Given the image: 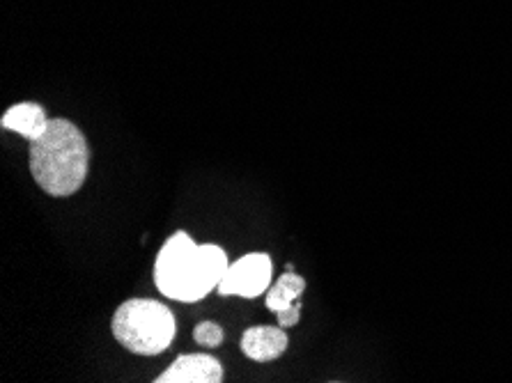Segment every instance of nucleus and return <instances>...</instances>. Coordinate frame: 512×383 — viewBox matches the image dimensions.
Returning <instances> with one entry per match:
<instances>
[{"label":"nucleus","mask_w":512,"mask_h":383,"mask_svg":"<svg viewBox=\"0 0 512 383\" xmlns=\"http://www.w3.org/2000/svg\"><path fill=\"white\" fill-rule=\"evenodd\" d=\"M90 168L88 140L69 120H51L40 138L30 140V173L53 198L81 189Z\"/></svg>","instance_id":"f03ea898"},{"label":"nucleus","mask_w":512,"mask_h":383,"mask_svg":"<svg viewBox=\"0 0 512 383\" xmlns=\"http://www.w3.org/2000/svg\"><path fill=\"white\" fill-rule=\"evenodd\" d=\"M113 335L138 356H157L175 340V315L154 299H129L115 310Z\"/></svg>","instance_id":"7ed1b4c3"},{"label":"nucleus","mask_w":512,"mask_h":383,"mask_svg":"<svg viewBox=\"0 0 512 383\" xmlns=\"http://www.w3.org/2000/svg\"><path fill=\"white\" fill-rule=\"evenodd\" d=\"M228 267V255L221 246H198L186 232H175L159 250L154 283L168 299L193 303L219 287Z\"/></svg>","instance_id":"f257e3e1"},{"label":"nucleus","mask_w":512,"mask_h":383,"mask_svg":"<svg viewBox=\"0 0 512 383\" xmlns=\"http://www.w3.org/2000/svg\"><path fill=\"white\" fill-rule=\"evenodd\" d=\"M157 383H219L223 381V367L207 354H184L161 372Z\"/></svg>","instance_id":"39448f33"},{"label":"nucleus","mask_w":512,"mask_h":383,"mask_svg":"<svg viewBox=\"0 0 512 383\" xmlns=\"http://www.w3.org/2000/svg\"><path fill=\"white\" fill-rule=\"evenodd\" d=\"M304 289H306V280L290 269L276 280L274 287L267 289V308L271 312L287 310L294 301H299V296L304 294Z\"/></svg>","instance_id":"6e6552de"},{"label":"nucleus","mask_w":512,"mask_h":383,"mask_svg":"<svg viewBox=\"0 0 512 383\" xmlns=\"http://www.w3.org/2000/svg\"><path fill=\"white\" fill-rule=\"evenodd\" d=\"M49 117H46V111L40 104H33V101H23V104L12 106L10 111L3 115L0 120V127L7 131H14L28 140L40 138L46 127H49Z\"/></svg>","instance_id":"0eeeda50"},{"label":"nucleus","mask_w":512,"mask_h":383,"mask_svg":"<svg viewBox=\"0 0 512 383\" xmlns=\"http://www.w3.org/2000/svg\"><path fill=\"white\" fill-rule=\"evenodd\" d=\"M287 345H290V340H287L283 326L278 328L253 326L248 328L242 338V351L251 358V361H258V363H267V361H276V358H281L285 354Z\"/></svg>","instance_id":"423d86ee"},{"label":"nucleus","mask_w":512,"mask_h":383,"mask_svg":"<svg viewBox=\"0 0 512 383\" xmlns=\"http://www.w3.org/2000/svg\"><path fill=\"white\" fill-rule=\"evenodd\" d=\"M271 276H274V264H271V257L267 253L244 255L235 264H230L216 292L221 296L255 299V296L267 292Z\"/></svg>","instance_id":"20e7f679"},{"label":"nucleus","mask_w":512,"mask_h":383,"mask_svg":"<svg viewBox=\"0 0 512 383\" xmlns=\"http://www.w3.org/2000/svg\"><path fill=\"white\" fill-rule=\"evenodd\" d=\"M193 338H196L198 345L212 349V347H219L223 342V331H221L219 324L203 322V324H198L196 328H193Z\"/></svg>","instance_id":"1a4fd4ad"},{"label":"nucleus","mask_w":512,"mask_h":383,"mask_svg":"<svg viewBox=\"0 0 512 383\" xmlns=\"http://www.w3.org/2000/svg\"><path fill=\"white\" fill-rule=\"evenodd\" d=\"M276 317H278V324H281L283 328L297 326V324H299V317H301V303H299V301H294L292 306L287 308V310L276 312Z\"/></svg>","instance_id":"9d476101"}]
</instances>
